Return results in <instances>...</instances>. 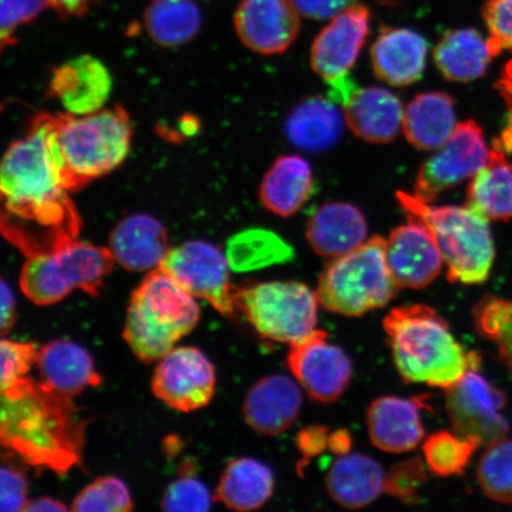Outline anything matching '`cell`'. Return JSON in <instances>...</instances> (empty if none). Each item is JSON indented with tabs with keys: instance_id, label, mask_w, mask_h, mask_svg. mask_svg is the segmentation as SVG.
<instances>
[{
	"instance_id": "obj_35",
	"label": "cell",
	"mask_w": 512,
	"mask_h": 512,
	"mask_svg": "<svg viewBox=\"0 0 512 512\" xmlns=\"http://www.w3.org/2000/svg\"><path fill=\"white\" fill-rule=\"evenodd\" d=\"M480 446L477 440L460 437L454 431H440L425 440L422 453L433 475L452 477L463 475L472 454Z\"/></svg>"
},
{
	"instance_id": "obj_25",
	"label": "cell",
	"mask_w": 512,
	"mask_h": 512,
	"mask_svg": "<svg viewBox=\"0 0 512 512\" xmlns=\"http://www.w3.org/2000/svg\"><path fill=\"white\" fill-rule=\"evenodd\" d=\"M36 366L43 384L70 398L101 383L91 354L70 339H56L44 345Z\"/></svg>"
},
{
	"instance_id": "obj_36",
	"label": "cell",
	"mask_w": 512,
	"mask_h": 512,
	"mask_svg": "<svg viewBox=\"0 0 512 512\" xmlns=\"http://www.w3.org/2000/svg\"><path fill=\"white\" fill-rule=\"evenodd\" d=\"M477 477L484 494L498 503L512 504V439H501L486 448Z\"/></svg>"
},
{
	"instance_id": "obj_8",
	"label": "cell",
	"mask_w": 512,
	"mask_h": 512,
	"mask_svg": "<svg viewBox=\"0 0 512 512\" xmlns=\"http://www.w3.org/2000/svg\"><path fill=\"white\" fill-rule=\"evenodd\" d=\"M114 262L110 248L73 240L53 252L30 256L19 284L25 297L40 306L60 303L74 290L95 297Z\"/></svg>"
},
{
	"instance_id": "obj_43",
	"label": "cell",
	"mask_w": 512,
	"mask_h": 512,
	"mask_svg": "<svg viewBox=\"0 0 512 512\" xmlns=\"http://www.w3.org/2000/svg\"><path fill=\"white\" fill-rule=\"evenodd\" d=\"M50 6L49 0H2L0 6V38L2 47L11 46L16 31Z\"/></svg>"
},
{
	"instance_id": "obj_18",
	"label": "cell",
	"mask_w": 512,
	"mask_h": 512,
	"mask_svg": "<svg viewBox=\"0 0 512 512\" xmlns=\"http://www.w3.org/2000/svg\"><path fill=\"white\" fill-rule=\"evenodd\" d=\"M113 81L105 63L91 55L74 57L54 69L49 95L60 102L66 114L87 115L104 108Z\"/></svg>"
},
{
	"instance_id": "obj_47",
	"label": "cell",
	"mask_w": 512,
	"mask_h": 512,
	"mask_svg": "<svg viewBox=\"0 0 512 512\" xmlns=\"http://www.w3.org/2000/svg\"><path fill=\"white\" fill-rule=\"evenodd\" d=\"M329 437L328 427L325 426H309L298 433L296 445L305 463L328 450Z\"/></svg>"
},
{
	"instance_id": "obj_9",
	"label": "cell",
	"mask_w": 512,
	"mask_h": 512,
	"mask_svg": "<svg viewBox=\"0 0 512 512\" xmlns=\"http://www.w3.org/2000/svg\"><path fill=\"white\" fill-rule=\"evenodd\" d=\"M236 307L261 337L293 345L315 332L317 292L298 281H267L235 291Z\"/></svg>"
},
{
	"instance_id": "obj_48",
	"label": "cell",
	"mask_w": 512,
	"mask_h": 512,
	"mask_svg": "<svg viewBox=\"0 0 512 512\" xmlns=\"http://www.w3.org/2000/svg\"><path fill=\"white\" fill-rule=\"evenodd\" d=\"M0 303H2V310H0V331L5 336L14 328L16 322V300L12 288L5 280L0 284Z\"/></svg>"
},
{
	"instance_id": "obj_49",
	"label": "cell",
	"mask_w": 512,
	"mask_h": 512,
	"mask_svg": "<svg viewBox=\"0 0 512 512\" xmlns=\"http://www.w3.org/2000/svg\"><path fill=\"white\" fill-rule=\"evenodd\" d=\"M329 85V99L334 101L335 104L342 105L343 107L348 104L352 96L358 91L356 82L350 78L349 74L341 76L335 80L328 81Z\"/></svg>"
},
{
	"instance_id": "obj_45",
	"label": "cell",
	"mask_w": 512,
	"mask_h": 512,
	"mask_svg": "<svg viewBox=\"0 0 512 512\" xmlns=\"http://www.w3.org/2000/svg\"><path fill=\"white\" fill-rule=\"evenodd\" d=\"M496 88L507 105V117L501 137L496 139L494 144L501 147L507 156H512V60L505 64L501 78L496 82Z\"/></svg>"
},
{
	"instance_id": "obj_13",
	"label": "cell",
	"mask_w": 512,
	"mask_h": 512,
	"mask_svg": "<svg viewBox=\"0 0 512 512\" xmlns=\"http://www.w3.org/2000/svg\"><path fill=\"white\" fill-rule=\"evenodd\" d=\"M216 386L214 364L200 349H172L160 358L152 377L153 394L178 412H194L213 399Z\"/></svg>"
},
{
	"instance_id": "obj_12",
	"label": "cell",
	"mask_w": 512,
	"mask_h": 512,
	"mask_svg": "<svg viewBox=\"0 0 512 512\" xmlns=\"http://www.w3.org/2000/svg\"><path fill=\"white\" fill-rule=\"evenodd\" d=\"M477 370L470 369L446 389V412L460 437L489 446L509 432V422L502 413L505 396Z\"/></svg>"
},
{
	"instance_id": "obj_50",
	"label": "cell",
	"mask_w": 512,
	"mask_h": 512,
	"mask_svg": "<svg viewBox=\"0 0 512 512\" xmlns=\"http://www.w3.org/2000/svg\"><path fill=\"white\" fill-rule=\"evenodd\" d=\"M50 8L64 17H79L95 3V0H49Z\"/></svg>"
},
{
	"instance_id": "obj_39",
	"label": "cell",
	"mask_w": 512,
	"mask_h": 512,
	"mask_svg": "<svg viewBox=\"0 0 512 512\" xmlns=\"http://www.w3.org/2000/svg\"><path fill=\"white\" fill-rule=\"evenodd\" d=\"M215 497L202 480L197 479L191 466L164 492L162 508L170 512H206L213 507Z\"/></svg>"
},
{
	"instance_id": "obj_38",
	"label": "cell",
	"mask_w": 512,
	"mask_h": 512,
	"mask_svg": "<svg viewBox=\"0 0 512 512\" xmlns=\"http://www.w3.org/2000/svg\"><path fill=\"white\" fill-rule=\"evenodd\" d=\"M132 509L130 490L123 480L113 476L95 479L79 492L70 507L78 512H126Z\"/></svg>"
},
{
	"instance_id": "obj_11",
	"label": "cell",
	"mask_w": 512,
	"mask_h": 512,
	"mask_svg": "<svg viewBox=\"0 0 512 512\" xmlns=\"http://www.w3.org/2000/svg\"><path fill=\"white\" fill-rule=\"evenodd\" d=\"M490 150L476 121L458 124L450 139L420 166L414 196L433 203L440 194L478 174L488 164Z\"/></svg>"
},
{
	"instance_id": "obj_14",
	"label": "cell",
	"mask_w": 512,
	"mask_h": 512,
	"mask_svg": "<svg viewBox=\"0 0 512 512\" xmlns=\"http://www.w3.org/2000/svg\"><path fill=\"white\" fill-rule=\"evenodd\" d=\"M287 366L304 392L318 402L337 401L351 382L350 357L328 341L325 331L316 330L291 345Z\"/></svg>"
},
{
	"instance_id": "obj_26",
	"label": "cell",
	"mask_w": 512,
	"mask_h": 512,
	"mask_svg": "<svg viewBox=\"0 0 512 512\" xmlns=\"http://www.w3.org/2000/svg\"><path fill=\"white\" fill-rule=\"evenodd\" d=\"M387 473L377 460L361 453L338 457L325 478L326 490L347 509H361L386 492Z\"/></svg>"
},
{
	"instance_id": "obj_24",
	"label": "cell",
	"mask_w": 512,
	"mask_h": 512,
	"mask_svg": "<svg viewBox=\"0 0 512 512\" xmlns=\"http://www.w3.org/2000/svg\"><path fill=\"white\" fill-rule=\"evenodd\" d=\"M343 108L345 124L367 143L393 142L403 126L401 101L386 88H360Z\"/></svg>"
},
{
	"instance_id": "obj_32",
	"label": "cell",
	"mask_w": 512,
	"mask_h": 512,
	"mask_svg": "<svg viewBox=\"0 0 512 512\" xmlns=\"http://www.w3.org/2000/svg\"><path fill=\"white\" fill-rule=\"evenodd\" d=\"M274 486L270 466L253 458L242 457L234 459L224 469L214 497L229 509L252 511L268 502Z\"/></svg>"
},
{
	"instance_id": "obj_42",
	"label": "cell",
	"mask_w": 512,
	"mask_h": 512,
	"mask_svg": "<svg viewBox=\"0 0 512 512\" xmlns=\"http://www.w3.org/2000/svg\"><path fill=\"white\" fill-rule=\"evenodd\" d=\"M483 18L489 30V46L494 56L512 51V0H488Z\"/></svg>"
},
{
	"instance_id": "obj_5",
	"label": "cell",
	"mask_w": 512,
	"mask_h": 512,
	"mask_svg": "<svg viewBox=\"0 0 512 512\" xmlns=\"http://www.w3.org/2000/svg\"><path fill=\"white\" fill-rule=\"evenodd\" d=\"M398 200L407 215L431 230L451 283L478 285L489 278L495 245L486 217L467 206H433L402 191Z\"/></svg>"
},
{
	"instance_id": "obj_20",
	"label": "cell",
	"mask_w": 512,
	"mask_h": 512,
	"mask_svg": "<svg viewBox=\"0 0 512 512\" xmlns=\"http://www.w3.org/2000/svg\"><path fill=\"white\" fill-rule=\"evenodd\" d=\"M303 406L302 387L285 375H272L249 389L243 416L254 431L279 435L290 430Z\"/></svg>"
},
{
	"instance_id": "obj_44",
	"label": "cell",
	"mask_w": 512,
	"mask_h": 512,
	"mask_svg": "<svg viewBox=\"0 0 512 512\" xmlns=\"http://www.w3.org/2000/svg\"><path fill=\"white\" fill-rule=\"evenodd\" d=\"M0 482H2V503L3 512L24 511L25 505L29 502L28 483L24 473L17 467L3 464L0 472Z\"/></svg>"
},
{
	"instance_id": "obj_28",
	"label": "cell",
	"mask_w": 512,
	"mask_h": 512,
	"mask_svg": "<svg viewBox=\"0 0 512 512\" xmlns=\"http://www.w3.org/2000/svg\"><path fill=\"white\" fill-rule=\"evenodd\" d=\"M316 191L311 165L300 156L279 157L262 179L259 196L267 210L280 217L296 215Z\"/></svg>"
},
{
	"instance_id": "obj_3",
	"label": "cell",
	"mask_w": 512,
	"mask_h": 512,
	"mask_svg": "<svg viewBox=\"0 0 512 512\" xmlns=\"http://www.w3.org/2000/svg\"><path fill=\"white\" fill-rule=\"evenodd\" d=\"M396 369L408 383L448 389L480 358L466 352L452 335L450 326L427 305L396 307L383 319Z\"/></svg>"
},
{
	"instance_id": "obj_7",
	"label": "cell",
	"mask_w": 512,
	"mask_h": 512,
	"mask_svg": "<svg viewBox=\"0 0 512 512\" xmlns=\"http://www.w3.org/2000/svg\"><path fill=\"white\" fill-rule=\"evenodd\" d=\"M56 118L57 143L76 189L110 174L130 153L132 124L121 107Z\"/></svg>"
},
{
	"instance_id": "obj_16",
	"label": "cell",
	"mask_w": 512,
	"mask_h": 512,
	"mask_svg": "<svg viewBox=\"0 0 512 512\" xmlns=\"http://www.w3.org/2000/svg\"><path fill=\"white\" fill-rule=\"evenodd\" d=\"M408 217V222L393 230L386 243L390 273L399 287L420 290L439 277L445 265L431 230Z\"/></svg>"
},
{
	"instance_id": "obj_15",
	"label": "cell",
	"mask_w": 512,
	"mask_h": 512,
	"mask_svg": "<svg viewBox=\"0 0 512 512\" xmlns=\"http://www.w3.org/2000/svg\"><path fill=\"white\" fill-rule=\"evenodd\" d=\"M369 31L370 11L366 5H351L339 12L312 44L313 72L326 82L348 75L368 40Z\"/></svg>"
},
{
	"instance_id": "obj_31",
	"label": "cell",
	"mask_w": 512,
	"mask_h": 512,
	"mask_svg": "<svg viewBox=\"0 0 512 512\" xmlns=\"http://www.w3.org/2000/svg\"><path fill=\"white\" fill-rule=\"evenodd\" d=\"M466 206L488 220L512 219V163L496 144H492L488 164L473 176L467 188Z\"/></svg>"
},
{
	"instance_id": "obj_37",
	"label": "cell",
	"mask_w": 512,
	"mask_h": 512,
	"mask_svg": "<svg viewBox=\"0 0 512 512\" xmlns=\"http://www.w3.org/2000/svg\"><path fill=\"white\" fill-rule=\"evenodd\" d=\"M480 335L498 345L501 360L512 371V302L486 297L473 310Z\"/></svg>"
},
{
	"instance_id": "obj_21",
	"label": "cell",
	"mask_w": 512,
	"mask_h": 512,
	"mask_svg": "<svg viewBox=\"0 0 512 512\" xmlns=\"http://www.w3.org/2000/svg\"><path fill=\"white\" fill-rule=\"evenodd\" d=\"M428 43L411 29L383 28L371 48V64L380 80L406 87L421 79L426 67Z\"/></svg>"
},
{
	"instance_id": "obj_10",
	"label": "cell",
	"mask_w": 512,
	"mask_h": 512,
	"mask_svg": "<svg viewBox=\"0 0 512 512\" xmlns=\"http://www.w3.org/2000/svg\"><path fill=\"white\" fill-rule=\"evenodd\" d=\"M159 267L221 315H234L235 291L230 283V266L226 253L213 243L191 240L170 248Z\"/></svg>"
},
{
	"instance_id": "obj_22",
	"label": "cell",
	"mask_w": 512,
	"mask_h": 512,
	"mask_svg": "<svg viewBox=\"0 0 512 512\" xmlns=\"http://www.w3.org/2000/svg\"><path fill=\"white\" fill-rule=\"evenodd\" d=\"M169 249L163 223L146 214L126 217L115 226L110 238L115 262L132 272L156 270Z\"/></svg>"
},
{
	"instance_id": "obj_1",
	"label": "cell",
	"mask_w": 512,
	"mask_h": 512,
	"mask_svg": "<svg viewBox=\"0 0 512 512\" xmlns=\"http://www.w3.org/2000/svg\"><path fill=\"white\" fill-rule=\"evenodd\" d=\"M57 118L40 114L25 136L9 146L0 168L2 232L30 256L76 240L80 217L70 200L78 190L56 137Z\"/></svg>"
},
{
	"instance_id": "obj_17",
	"label": "cell",
	"mask_w": 512,
	"mask_h": 512,
	"mask_svg": "<svg viewBox=\"0 0 512 512\" xmlns=\"http://www.w3.org/2000/svg\"><path fill=\"white\" fill-rule=\"evenodd\" d=\"M234 23L248 49L260 55H277L297 40L300 14L292 0H241Z\"/></svg>"
},
{
	"instance_id": "obj_40",
	"label": "cell",
	"mask_w": 512,
	"mask_h": 512,
	"mask_svg": "<svg viewBox=\"0 0 512 512\" xmlns=\"http://www.w3.org/2000/svg\"><path fill=\"white\" fill-rule=\"evenodd\" d=\"M426 464L420 458L402 460L387 473L386 494L401 503L416 504L427 480Z\"/></svg>"
},
{
	"instance_id": "obj_23",
	"label": "cell",
	"mask_w": 512,
	"mask_h": 512,
	"mask_svg": "<svg viewBox=\"0 0 512 512\" xmlns=\"http://www.w3.org/2000/svg\"><path fill=\"white\" fill-rule=\"evenodd\" d=\"M368 224L362 211L350 203L330 202L320 206L310 217L306 238L313 252L336 259L366 242Z\"/></svg>"
},
{
	"instance_id": "obj_41",
	"label": "cell",
	"mask_w": 512,
	"mask_h": 512,
	"mask_svg": "<svg viewBox=\"0 0 512 512\" xmlns=\"http://www.w3.org/2000/svg\"><path fill=\"white\" fill-rule=\"evenodd\" d=\"M38 352L40 349L35 343L2 339L0 343V354H2L0 390L2 392L27 377L30 369L37 362Z\"/></svg>"
},
{
	"instance_id": "obj_34",
	"label": "cell",
	"mask_w": 512,
	"mask_h": 512,
	"mask_svg": "<svg viewBox=\"0 0 512 512\" xmlns=\"http://www.w3.org/2000/svg\"><path fill=\"white\" fill-rule=\"evenodd\" d=\"M230 270L245 273L284 265L294 258L293 248L271 230L251 228L229 238L226 251Z\"/></svg>"
},
{
	"instance_id": "obj_19",
	"label": "cell",
	"mask_w": 512,
	"mask_h": 512,
	"mask_svg": "<svg viewBox=\"0 0 512 512\" xmlns=\"http://www.w3.org/2000/svg\"><path fill=\"white\" fill-rule=\"evenodd\" d=\"M425 396L405 399L383 396L371 402L367 426L371 443L384 452L405 453L414 450L425 438L421 421L426 408Z\"/></svg>"
},
{
	"instance_id": "obj_51",
	"label": "cell",
	"mask_w": 512,
	"mask_h": 512,
	"mask_svg": "<svg viewBox=\"0 0 512 512\" xmlns=\"http://www.w3.org/2000/svg\"><path fill=\"white\" fill-rule=\"evenodd\" d=\"M352 439L348 431L338 430L330 433L328 450L341 457L351 451Z\"/></svg>"
},
{
	"instance_id": "obj_46",
	"label": "cell",
	"mask_w": 512,
	"mask_h": 512,
	"mask_svg": "<svg viewBox=\"0 0 512 512\" xmlns=\"http://www.w3.org/2000/svg\"><path fill=\"white\" fill-rule=\"evenodd\" d=\"M354 2L355 0H292L300 16L315 21L334 18Z\"/></svg>"
},
{
	"instance_id": "obj_6",
	"label": "cell",
	"mask_w": 512,
	"mask_h": 512,
	"mask_svg": "<svg viewBox=\"0 0 512 512\" xmlns=\"http://www.w3.org/2000/svg\"><path fill=\"white\" fill-rule=\"evenodd\" d=\"M386 243L375 236L354 251L331 259L316 291L326 311L360 317L392 302L400 287L389 271Z\"/></svg>"
},
{
	"instance_id": "obj_2",
	"label": "cell",
	"mask_w": 512,
	"mask_h": 512,
	"mask_svg": "<svg viewBox=\"0 0 512 512\" xmlns=\"http://www.w3.org/2000/svg\"><path fill=\"white\" fill-rule=\"evenodd\" d=\"M85 419L70 396L24 377L2 392L0 440L25 464L66 475L81 462Z\"/></svg>"
},
{
	"instance_id": "obj_30",
	"label": "cell",
	"mask_w": 512,
	"mask_h": 512,
	"mask_svg": "<svg viewBox=\"0 0 512 512\" xmlns=\"http://www.w3.org/2000/svg\"><path fill=\"white\" fill-rule=\"evenodd\" d=\"M433 57L446 80L470 82L482 78L495 56L488 40L476 29H457L446 32Z\"/></svg>"
},
{
	"instance_id": "obj_4",
	"label": "cell",
	"mask_w": 512,
	"mask_h": 512,
	"mask_svg": "<svg viewBox=\"0 0 512 512\" xmlns=\"http://www.w3.org/2000/svg\"><path fill=\"white\" fill-rule=\"evenodd\" d=\"M200 317L195 297L158 267L132 293L123 336L140 361L155 362L189 335Z\"/></svg>"
},
{
	"instance_id": "obj_52",
	"label": "cell",
	"mask_w": 512,
	"mask_h": 512,
	"mask_svg": "<svg viewBox=\"0 0 512 512\" xmlns=\"http://www.w3.org/2000/svg\"><path fill=\"white\" fill-rule=\"evenodd\" d=\"M68 507L61 501L51 497L36 498L34 501H29L25 505L24 511L30 512H50V511H67Z\"/></svg>"
},
{
	"instance_id": "obj_29",
	"label": "cell",
	"mask_w": 512,
	"mask_h": 512,
	"mask_svg": "<svg viewBox=\"0 0 512 512\" xmlns=\"http://www.w3.org/2000/svg\"><path fill=\"white\" fill-rule=\"evenodd\" d=\"M456 106L451 95L426 92L409 102L402 130L409 143L422 151H437L456 131Z\"/></svg>"
},
{
	"instance_id": "obj_27",
	"label": "cell",
	"mask_w": 512,
	"mask_h": 512,
	"mask_svg": "<svg viewBox=\"0 0 512 512\" xmlns=\"http://www.w3.org/2000/svg\"><path fill=\"white\" fill-rule=\"evenodd\" d=\"M345 118L334 101L311 96L292 108L285 120V136L305 152H326L343 136Z\"/></svg>"
},
{
	"instance_id": "obj_33",
	"label": "cell",
	"mask_w": 512,
	"mask_h": 512,
	"mask_svg": "<svg viewBox=\"0 0 512 512\" xmlns=\"http://www.w3.org/2000/svg\"><path fill=\"white\" fill-rule=\"evenodd\" d=\"M151 40L164 48L185 46L202 27V12L194 0H152L144 14Z\"/></svg>"
}]
</instances>
